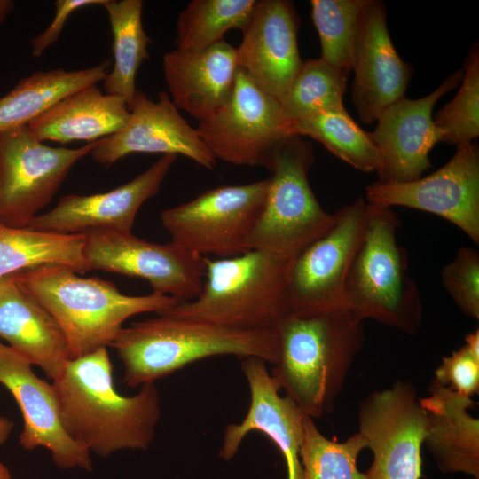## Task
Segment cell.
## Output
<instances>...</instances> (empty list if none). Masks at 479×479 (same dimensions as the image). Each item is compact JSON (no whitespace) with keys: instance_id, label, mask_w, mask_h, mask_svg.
<instances>
[{"instance_id":"obj_1","label":"cell","mask_w":479,"mask_h":479,"mask_svg":"<svg viewBox=\"0 0 479 479\" xmlns=\"http://www.w3.org/2000/svg\"><path fill=\"white\" fill-rule=\"evenodd\" d=\"M52 386L63 428L88 452L106 457L153 442L161 412L155 382L131 397L119 394L106 347L70 359Z\"/></svg>"},{"instance_id":"obj_2","label":"cell","mask_w":479,"mask_h":479,"mask_svg":"<svg viewBox=\"0 0 479 479\" xmlns=\"http://www.w3.org/2000/svg\"><path fill=\"white\" fill-rule=\"evenodd\" d=\"M279 357L271 376L306 415L334 410L365 342L363 321L345 306L288 314L278 326Z\"/></svg>"},{"instance_id":"obj_3","label":"cell","mask_w":479,"mask_h":479,"mask_svg":"<svg viewBox=\"0 0 479 479\" xmlns=\"http://www.w3.org/2000/svg\"><path fill=\"white\" fill-rule=\"evenodd\" d=\"M111 347L129 387L155 382L210 357H258L273 365L279 357L277 329H243L167 314L123 327Z\"/></svg>"},{"instance_id":"obj_4","label":"cell","mask_w":479,"mask_h":479,"mask_svg":"<svg viewBox=\"0 0 479 479\" xmlns=\"http://www.w3.org/2000/svg\"><path fill=\"white\" fill-rule=\"evenodd\" d=\"M12 276L56 320L67 339L71 359L111 346L129 318L159 313L178 303L155 293L123 294L112 282L83 278L65 265H42Z\"/></svg>"},{"instance_id":"obj_5","label":"cell","mask_w":479,"mask_h":479,"mask_svg":"<svg viewBox=\"0 0 479 479\" xmlns=\"http://www.w3.org/2000/svg\"><path fill=\"white\" fill-rule=\"evenodd\" d=\"M291 263L254 249L215 260L206 256L200 295L157 314L243 329H277L290 313L287 276Z\"/></svg>"},{"instance_id":"obj_6","label":"cell","mask_w":479,"mask_h":479,"mask_svg":"<svg viewBox=\"0 0 479 479\" xmlns=\"http://www.w3.org/2000/svg\"><path fill=\"white\" fill-rule=\"evenodd\" d=\"M399 224L392 208L367 202L365 233L345 281L344 306L361 321L370 318L415 334L422 303L407 274V252L397 242Z\"/></svg>"},{"instance_id":"obj_7","label":"cell","mask_w":479,"mask_h":479,"mask_svg":"<svg viewBox=\"0 0 479 479\" xmlns=\"http://www.w3.org/2000/svg\"><path fill=\"white\" fill-rule=\"evenodd\" d=\"M314 157L310 143L298 136L279 147L271 168L263 211L249 241L250 250L292 262L323 236L334 222L317 200L308 180Z\"/></svg>"},{"instance_id":"obj_8","label":"cell","mask_w":479,"mask_h":479,"mask_svg":"<svg viewBox=\"0 0 479 479\" xmlns=\"http://www.w3.org/2000/svg\"><path fill=\"white\" fill-rule=\"evenodd\" d=\"M269 178L247 185H222L161 213L171 242L200 255L219 258L249 251L263 211Z\"/></svg>"},{"instance_id":"obj_9","label":"cell","mask_w":479,"mask_h":479,"mask_svg":"<svg viewBox=\"0 0 479 479\" xmlns=\"http://www.w3.org/2000/svg\"><path fill=\"white\" fill-rule=\"evenodd\" d=\"M98 140L82 147H51L27 125L0 132V224L27 228L50 203L75 163Z\"/></svg>"},{"instance_id":"obj_10","label":"cell","mask_w":479,"mask_h":479,"mask_svg":"<svg viewBox=\"0 0 479 479\" xmlns=\"http://www.w3.org/2000/svg\"><path fill=\"white\" fill-rule=\"evenodd\" d=\"M195 130L216 161L269 170L280 145L293 137L280 103L240 68L229 101Z\"/></svg>"},{"instance_id":"obj_11","label":"cell","mask_w":479,"mask_h":479,"mask_svg":"<svg viewBox=\"0 0 479 479\" xmlns=\"http://www.w3.org/2000/svg\"><path fill=\"white\" fill-rule=\"evenodd\" d=\"M84 235L83 255L88 271L145 279L153 293L169 296L177 302L194 300L202 290L206 256L172 242H149L132 232L94 231Z\"/></svg>"},{"instance_id":"obj_12","label":"cell","mask_w":479,"mask_h":479,"mask_svg":"<svg viewBox=\"0 0 479 479\" xmlns=\"http://www.w3.org/2000/svg\"><path fill=\"white\" fill-rule=\"evenodd\" d=\"M366 214L364 198L344 205L334 213L331 228L292 261L287 276L290 313L344 306L345 281L365 233Z\"/></svg>"},{"instance_id":"obj_13","label":"cell","mask_w":479,"mask_h":479,"mask_svg":"<svg viewBox=\"0 0 479 479\" xmlns=\"http://www.w3.org/2000/svg\"><path fill=\"white\" fill-rule=\"evenodd\" d=\"M358 433L373 453L366 479H420L427 418L410 382L398 381L363 400Z\"/></svg>"},{"instance_id":"obj_14","label":"cell","mask_w":479,"mask_h":479,"mask_svg":"<svg viewBox=\"0 0 479 479\" xmlns=\"http://www.w3.org/2000/svg\"><path fill=\"white\" fill-rule=\"evenodd\" d=\"M365 200L392 208L406 207L436 215L479 243V148L457 146L453 156L432 174L406 183L375 181L365 188Z\"/></svg>"},{"instance_id":"obj_15","label":"cell","mask_w":479,"mask_h":479,"mask_svg":"<svg viewBox=\"0 0 479 479\" xmlns=\"http://www.w3.org/2000/svg\"><path fill=\"white\" fill-rule=\"evenodd\" d=\"M463 75L464 70L459 69L428 95L419 99L404 97L381 113L376 128L369 132L381 162L377 181L406 183L422 177L430 166L431 149L443 140V132L434 123L433 108L459 85Z\"/></svg>"},{"instance_id":"obj_16","label":"cell","mask_w":479,"mask_h":479,"mask_svg":"<svg viewBox=\"0 0 479 479\" xmlns=\"http://www.w3.org/2000/svg\"><path fill=\"white\" fill-rule=\"evenodd\" d=\"M129 109L125 126L99 139L90 153L96 162L111 165L130 153H162L185 156L209 170L215 168L216 159L167 92L160 91L153 101L137 90Z\"/></svg>"},{"instance_id":"obj_17","label":"cell","mask_w":479,"mask_h":479,"mask_svg":"<svg viewBox=\"0 0 479 479\" xmlns=\"http://www.w3.org/2000/svg\"><path fill=\"white\" fill-rule=\"evenodd\" d=\"M351 70V99L364 123L376 122L383 110L404 97L413 68L393 45L382 1L367 0L360 13Z\"/></svg>"},{"instance_id":"obj_18","label":"cell","mask_w":479,"mask_h":479,"mask_svg":"<svg viewBox=\"0 0 479 479\" xmlns=\"http://www.w3.org/2000/svg\"><path fill=\"white\" fill-rule=\"evenodd\" d=\"M299 26L292 2L256 1L236 48L238 67L279 102L303 61L298 48Z\"/></svg>"},{"instance_id":"obj_19","label":"cell","mask_w":479,"mask_h":479,"mask_svg":"<svg viewBox=\"0 0 479 479\" xmlns=\"http://www.w3.org/2000/svg\"><path fill=\"white\" fill-rule=\"evenodd\" d=\"M176 159L175 154H164L132 180L106 192L66 195L50 211L37 215L28 227L59 234L131 232L139 208L159 192Z\"/></svg>"},{"instance_id":"obj_20","label":"cell","mask_w":479,"mask_h":479,"mask_svg":"<svg viewBox=\"0 0 479 479\" xmlns=\"http://www.w3.org/2000/svg\"><path fill=\"white\" fill-rule=\"evenodd\" d=\"M32 365L0 342V384L12 393L23 417L20 445L27 451L49 450L60 468L91 470L90 452L74 442L61 425L52 383L36 376Z\"/></svg>"},{"instance_id":"obj_21","label":"cell","mask_w":479,"mask_h":479,"mask_svg":"<svg viewBox=\"0 0 479 479\" xmlns=\"http://www.w3.org/2000/svg\"><path fill=\"white\" fill-rule=\"evenodd\" d=\"M241 370L250 390V405L240 423L229 424L224 432L219 456L224 460L238 452L245 436L253 431L267 436L279 449L287 469V479H302L300 448L306 414L279 388L258 357L241 360Z\"/></svg>"},{"instance_id":"obj_22","label":"cell","mask_w":479,"mask_h":479,"mask_svg":"<svg viewBox=\"0 0 479 479\" xmlns=\"http://www.w3.org/2000/svg\"><path fill=\"white\" fill-rule=\"evenodd\" d=\"M164 78L177 109L199 122L211 119L230 99L237 51L224 40L195 51L175 49L162 58Z\"/></svg>"},{"instance_id":"obj_23","label":"cell","mask_w":479,"mask_h":479,"mask_svg":"<svg viewBox=\"0 0 479 479\" xmlns=\"http://www.w3.org/2000/svg\"><path fill=\"white\" fill-rule=\"evenodd\" d=\"M0 337L52 381L71 359L56 320L13 276L0 280Z\"/></svg>"},{"instance_id":"obj_24","label":"cell","mask_w":479,"mask_h":479,"mask_svg":"<svg viewBox=\"0 0 479 479\" xmlns=\"http://www.w3.org/2000/svg\"><path fill=\"white\" fill-rule=\"evenodd\" d=\"M426 418L424 444L438 469L479 477V420L470 410L471 397L433 381L428 396L420 399Z\"/></svg>"},{"instance_id":"obj_25","label":"cell","mask_w":479,"mask_h":479,"mask_svg":"<svg viewBox=\"0 0 479 479\" xmlns=\"http://www.w3.org/2000/svg\"><path fill=\"white\" fill-rule=\"evenodd\" d=\"M125 100L104 94L96 84L61 98L27 125L41 142H95L125 126L130 118Z\"/></svg>"},{"instance_id":"obj_26","label":"cell","mask_w":479,"mask_h":479,"mask_svg":"<svg viewBox=\"0 0 479 479\" xmlns=\"http://www.w3.org/2000/svg\"><path fill=\"white\" fill-rule=\"evenodd\" d=\"M109 64L106 59L88 68L50 69L22 78L0 98V132L28 125L61 98L104 81Z\"/></svg>"},{"instance_id":"obj_27","label":"cell","mask_w":479,"mask_h":479,"mask_svg":"<svg viewBox=\"0 0 479 479\" xmlns=\"http://www.w3.org/2000/svg\"><path fill=\"white\" fill-rule=\"evenodd\" d=\"M84 234H59L0 224V280L46 264L89 271L83 255Z\"/></svg>"},{"instance_id":"obj_28","label":"cell","mask_w":479,"mask_h":479,"mask_svg":"<svg viewBox=\"0 0 479 479\" xmlns=\"http://www.w3.org/2000/svg\"><path fill=\"white\" fill-rule=\"evenodd\" d=\"M108 14L113 35L114 66L104 79L106 94L122 98L130 108L137 93L136 75L145 59L151 38L142 24V0H107L103 6Z\"/></svg>"},{"instance_id":"obj_29","label":"cell","mask_w":479,"mask_h":479,"mask_svg":"<svg viewBox=\"0 0 479 479\" xmlns=\"http://www.w3.org/2000/svg\"><path fill=\"white\" fill-rule=\"evenodd\" d=\"M293 136L310 137L354 169L364 172L381 168L369 132L362 130L346 110L320 113L291 122Z\"/></svg>"},{"instance_id":"obj_30","label":"cell","mask_w":479,"mask_h":479,"mask_svg":"<svg viewBox=\"0 0 479 479\" xmlns=\"http://www.w3.org/2000/svg\"><path fill=\"white\" fill-rule=\"evenodd\" d=\"M256 0H192L177 21V49L195 51L224 40L230 29L247 25Z\"/></svg>"},{"instance_id":"obj_31","label":"cell","mask_w":479,"mask_h":479,"mask_svg":"<svg viewBox=\"0 0 479 479\" xmlns=\"http://www.w3.org/2000/svg\"><path fill=\"white\" fill-rule=\"evenodd\" d=\"M347 79L320 58L303 60L279 102L287 119L293 122L320 113L345 110Z\"/></svg>"},{"instance_id":"obj_32","label":"cell","mask_w":479,"mask_h":479,"mask_svg":"<svg viewBox=\"0 0 479 479\" xmlns=\"http://www.w3.org/2000/svg\"><path fill=\"white\" fill-rule=\"evenodd\" d=\"M365 448L366 442L359 433L342 443L330 440L306 415L300 448L302 479H366L357 466V457Z\"/></svg>"},{"instance_id":"obj_33","label":"cell","mask_w":479,"mask_h":479,"mask_svg":"<svg viewBox=\"0 0 479 479\" xmlns=\"http://www.w3.org/2000/svg\"><path fill=\"white\" fill-rule=\"evenodd\" d=\"M367 0H311V17L317 28L320 59L349 76L360 13Z\"/></svg>"},{"instance_id":"obj_34","label":"cell","mask_w":479,"mask_h":479,"mask_svg":"<svg viewBox=\"0 0 479 479\" xmlns=\"http://www.w3.org/2000/svg\"><path fill=\"white\" fill-rule=\"evenodd\" d=\"M461 86L453 98L433 117L443 132L442 142L456 146L479 136V48L475 42L464 64Z\"/></svg>"},{"instance_id":"obj_35","label":"cell","mask_w":479,"mask_h":479,"mask_svg":"<svg viewBox=\"0 0 479 479\" xmlns=\"http://www.w3.org/2000/svg\"><path fill=\"white\" fill-rule=\"evenodd\" d=\"M444 289L467 317L479 318V253L474 247H461L453 260L441 271Z\"/></svg>"},{"instance_id":"obj_36","label":"cell","mask_w":479,"mask_h":479,"mask_svg":"<svg viewBox=\"0 0 479 479\" xmlns=\"http://www.w3.org/2000/svg\"><path fill=\"white\" fill-rule=\"evenodd\" d=\"M465 340L464 346L443 358L434 381L471 397L479 391V330L468 334Z\"/></svg>"},{"instance_id":"obj_37","label":"cell","mask_w":479,"mask_h":479,"mask_svg":"<svg viewBox=\"0 0 479 479\" xmlns=\"http://www.w3.org/2000/svg\"><path fill=\"white\" fill-rule=\"evenodd\" d=\"M107 0H57L55 1V15L52 21L40 35L30 40L32 56L41 57L43 52L55 43L68 17L76 10L91 5L104 6Z\"/></svg>"},{"instance_id":"obj_38","label":"cell","mask_w":479,"mask_h":479,"mask_svg":"<svg viewBox=\"0 0 479 479\" xmlns=\"http://www.w3.org/2000/svg\"><path fill=\"white\" fill-rule=\"evenodd\" d=\"M14 423L7 417L0 415V444L9 438L12 432Z\"/></svg>"},{"instance_id":"obj_39","label":"cell","mask_w":479,"mask_h":479,"mask_svg":"<svg viewBox=\"0 0 479 479\" xmlns=\"http://www.w3.org/2000/svg\"><path fill=\"white\" fill-rule=\"evenodd\" d=\"M14 2L11 0H0V25L4 23V20L10 12L13 10Z\"/></svg>"},{"instance_id":"obj_40","label":"cell","mask_w":479,"mask_h":479,"mask_svg":"<svg viewBox=\"0 0 479 479\" xmlns=\"http://www.w3.org/2000/svg\"><path fill=\"white\" fill-rule=\"evenodd\" d=\"M0 479H12L9 469L0 462Z\"/></svg>"}]
</instances>
